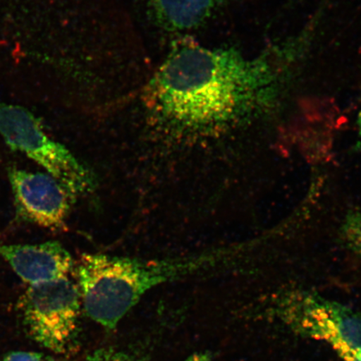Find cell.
I'll return each instance as SVG.
<instances>
[{"label": "cell", "instance_id": "30bf717a", "mask_svg": "<svg viewBox=\"0 0 361 361\" xmlns=\"http://www.w3.org/2000/svg\"><path fill=\"white\" fill-rule=\"evenodd\" d=\"M87 361H133V360L123 351L102 348L89 355Z\"/></svg>", "mask_w": 361, "mask_h": 361}, {"label": "cell", "instance_id": "8992f818", "mask_svg": "<svg viewBox=\"0 0 361 361\" xmlns=\"http://www.w3.org/2000/svg\"><path fill=\"white\" fill-rule=\"evenodd\" d=\"M17 215L26 222L56 230L64 227L74 200L49 174L11 168L8 171Z\"/></svg>", "mask_w": 361, "mask_h": 361}, {"label": "cell", "instance_id": "52a82bcc", "mask_svg": "<svg viewBox=\"0 0 361 361\" xmlns=\"http://www.w3.org/2000/svg\"><path fill=\"white\" fill-rule=\"evenodd\" d=\"M0 256L29 286L66 278L74 268L70 252L55 241L39 245H0Z\"/></svg>", "mask_w": 361, "mask_h": 361}, {"label": "cell", "instance_id": "8fae6325", "mask_svg": "<svg viewBox=\"0 0 361 361\" xmlns=\"http://www.w3.org/2000/svg\"><path fill=\"white\" fill-rule=\"evenodd\" d=\"M2 361H51L42 354L31 351H13L4 356Z\"/></svg>", "mask_w": 361, "mask_h": 361}, {"label": "cell", "instance_id": "5bb4252c", "mask_svg": "<svg viewBox=\"0 0 361 361\" xmlns=\"http://www.w3.org/2000/svg\"><path fill=\"white\" fill-rule=\"evenodd\" d=\"M358 126H359V130H360V135L361 137V111L359 114V118H358Z\"/></svg>", "mask_w": 361, "mask_h": 361}, {"label": "cell", "instance_id": "7c38bea8", "mask_svg": "<svg viewBox=\"0 0 361 361\" xmlns=\"http://www.w3.org/2000/svg\"><path fill=\"white\" fill-rule=\"evenodd\" d=\"M342 361H361V349H350L338 355Z\"/></svg>", "mask_w": 361, "mask_h": 361}, {"label": "cell", "instance_id": "9c48e42d", "mask_svg": "<svg viewBox=\"0 0 361 361\" xmlns=\"http://www.w3.org/2000/svg\"><path fill=\"white\" fill-rule=\"evenodd\" d=\"M341 236L347 247L361 257V213L350 212L341 227Z\"/></svg>", "mask_w": 361, "mask_h": 361}, {"label": "cell", "instance_id": "6da1fadb", "mask_svg": "<svg viewBox=\"0 0 361 361\" xmlns=\"http://www.w3.org/2000/svg\"><path fill=\"white\" fill-rule=\"evenodd\" d=\"M282 66L269 53L186 45L171 52L148 85L147 107L175 132L209 135L246 123L274 107Z\"/></svg>", "mask_w": 361, "mask_h": 361}, {"label": "cell", "instance_id": "ba28073f", "mask_svg": "<svg viewBox=\"0 0 361 361\" xmlns=\"http://www.w3.org/2000/svg\"><path fill=\"white\" fill-rule=\"evenodd\" d=\"M225 0H152L158 19L174 30L195 28L209 19Z\"/></svg>", "mask_w": 361, "mask_h": 361}, {"label": "cell", "instance_id": "7a4b0ae2", "mask_svg": "<svg viewBox=\"0 0 361 361\" xmlns=\"http://www.w3.org/2000/svg\"><path fill=\"white\" fill-rule=\"evenodd\" d=\"M214 261L209 254L158 260L85 254L76 267L81 302L90 319L113 329L147 291L200 274Z\"/></svg>", "mask_w": 361, "mask_h": 361}, {"label": "cell", "instance_id": "277c9868", "mask_svg": "<svg viewBox=\"0 0 361 361\" xmlns=\"http://www.w3.org/2000/svg\"><path fill=\"white\" fill-rule=\"evenodd\" d=\"M271 314L297 335L328 343L336 354L361 349V315L318 293H283L273 302Z\"/></svg>", "mask_w": 361, "mask_h": 361}, {"label": "cell", "instance_id": "3957f363", "mask_svg": "<svg viewBox=\"0 0 361 361\" xmlns=\"http://www.w3.org/2000/svg\"><path fill=\"white\" fill-rule=\"evenodd\" d=\"M0 135L13 150L22 152L47 170L72 197L96 188L92 171L66 147L49 137L39 120L24 107L0 102Z\"/></svg>", "mask_w": 361, "mask_h": 361}, {"label": "cell", "instance_id": "5b68a950", "mask_svg": "<svg viewBox=\"0 0 361 361\" xmlns=\"http://www.w3.org/2000/svg\"><path fill=\"white\" fill-rule=\"evenodd\" d=\"M81 302L78 284L69 278L30 286L20 310L29 335L56 353H63L78 333Z\"/></svg>", "mask_w": 361, "mask_h": 361}, {"label": "cell", "instance_id": "4fadbf2b", "mask_svg": "<svg viewBox=\"0 0 361 361\" xmlns=\"http://www.w3.org/2000/svg\"><path fill=\"white\" fill-rule=\"evenodd\" d=\"M184 361H212L210 354L207 352H200V353L193 354Z\"/></svg>", "mask_w": 361, "mask_h": 361}]
</instances>
